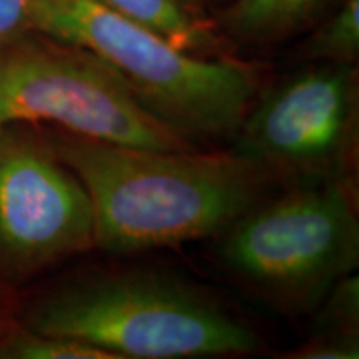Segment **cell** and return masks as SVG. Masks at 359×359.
Segmentation results:
<instances>
[{"instance_id": "6da1fadb", "label": "cell", "mask_w": 359, "mask_h": 359, "mask_svg": "<svg viewBox=\"0 0 359 359\" xmlns=\"http://www.w3.org/2000/svg\"><path fill=\"white\" fill-rule=\"evenodd\" d=\"M43 138L88 193L95 246L115 255L219 235L263 201L275 180L240 151L150 150L62 130Z\"/></svg>"}, {"instance_id": "7a4b0ae2", "label": "cell", "mask_w": 359, "mask_h": 359, "mask_svg": "<svg viewBox=\"0 0 359 359\" xmlns=\"http://www.w3.org/2000/svg\"><path fill=\"white\" fill-rule=\"evenodd\" d=\"M22 326L102 348L116 359L245 356L258 334L203 288L154 268L95 269L24 309Z\"/></svg>"}, {"instance_id": "3957f363", "label": "cell", "mask_w": 359, "mask_h": 359, "mask_svg": "<svg viewBox=\"0 0 359 359\" xmlns=\"http://www.w3.org/2000/svg\"><path fill=\"white\" fill-rule=\"evenodd\" d=\"M35 32L87 48L190 142L235 135L258 95L257 65L195 55L92 0H39Z\"/></svg>"}, {"instance_id": "277c9868", "label": "cell", "mask_w": 359, "mask_h": 359, "mask_svg": "<svg viewBox=\"0 0 359 359\" xmlns=\"http://www.w3.org/2000/svg\"><path fill=\"white\" fill-rule=\"evenodd\" d=\"M219 236V264L285 313L320 306L359 262L358 213L343 177L259 201Z\"/></svg>"}, {"instance_id": "5b68a950", "label": "cell", "mask_w": 359, "mask_h": 359, "mask_svg": "<svg viewBox=\"0 0 359 359\" xmlns=\"http://www.w3.org/2000/svg\"><path fill=\"white\" fill-rule=\"evenodd\" d=\"M24 123L150 150L195 148L150 114L100 58L42 32L0 42V127Z\"/></svg>"}, {"instance_id": "8992f818", "label": "cell", "mask_w": 359, "mask_h": 359, "mask_svg": "<svg viewBox=\"0 0 359 359\" xmlns=\"http://www.w3.org/2000/svg\"><path fill=\"white\" fill-rule=\"evenodd\" d=\"M95 246L92 201L43 137L0 127V283L20 285Z\"/></svg>"}, {"instance_id": "52a82bcc", "label": "cell", "mask_w": 359, "mask_h": 359, "mask_svg": "<svg viewBox=\"0 0 359 359\" xmlns=\"http://www.w3.org/2000/svg\"><path fill=\"white\" fill-rule=\"evenodd\" d=\"M356 65L308 64L268 88L238 128L241 155L275 177L338 178L356 143Z\"/></svg>"}, {"instance_id": "ba28073f", "label": "cell", "mask_w": 359, "mask_h": 359, "mask_svg": "<svg viewBox=\"0 0 359 359\" xmlns=\"http://www.w3.org/2000/svg\"><path fill=\"white\" fill-rule=\"evenodd\" d=\"M107 11L147 27L183 50L203 57L231 55V42L201 0H92Z\"/></svg>"}, {"instance_id": "9c48e42d", "label": "cell", "mask_w": 359, "mask_h": 359, "mask_svg": "<svg viewBox=\"0 0 359 359\" xmlns=\"http://www.w3.org/2000/svg\"><path fill=\"white\" fill-rule=\"evenodd\" d=\"M336 0H230L218 25L230 42L264 47L311 27Z\"/></svg>"}, {"instance_id": "30bf717a", "label": "cell", "mask_w": 359, "mask_h": 359, "mask_svg": "<svg viewBox=\"0 0 359 359\" xmlns=\"http://www.w3.org/2000/svg\"><path fill=\"white\" fill-rule=\"evenodd\" d=\"M314 334L303 346L285 354L293 359H356L359 358V283L344 276L321 302ZM320 304V306H321Z\"/></svg>"}, {"instance_id": "8fae6325", "label": "cell", "mask_w": 359, "mask_h": 359, "mask_svg": "<svg viewBox=\"0 0 359 359\" xmlns=\"http://www.w3.org/2000/svg\"><path fill=\"white\" fill-rule=\"evenodd\" d=\"M304 39L299 57L308 64L356 65L359 57V0H341Z\"/></svg>"}, {"instance_id": "7c38bea8", "label": "cell", "mask_w": 359, "mask_h": 359, "mask_svg": "<svg viewBox=\"0 0 359 359\" xmlns=\"http://www.w3.org/2000/svg\"><path fill=\"white\" fill-rule=\"evenodd\" d=\"M2 359H116L105 349L65 336L45 334L25 326L7 327L0 338Z\"/></svg>"}, {"instance_id": "4fadbf2b", "label": "cell", "mask_w": 359, "mask_h": 359, "mask_svg": "<svg viewBox=\"0 0 359 359\" xmlns=\"http://www.w3.org/2000/svg\"><path fill=\"white\" fill-rule=\"evenodd\" d=\"M39 0H0V42L35 32Z\"/></svg>"}, {"instance_id": "5bb4252c", "label": "cell", "mask_w": 359, "mask_h": 359, "mask_svg": "<svg viewBox=\"0 0 359 359\" xmlns=\"http://www.w3.org/2000/svg\"><path fill=\"white\" fill-rule=\"evenodd\" d=\"M6 331H7V326L4 325V320H2V318H0V338H2V334L6 333Z\"/></svg>"}, {"instance_id": "9a60e30c", "label": "cell", "mask_w": 359, "mask_h": 359, "mask_svg": "<svg viewBox=\"0 0 359 359\" xmlns=\"http://www.w3.org/2000/svg\"><path fill=\"white\" fill-rule=\"evenodd\" d=\"M201 2L206 4V2H215V0H201Z\"/></svg>"}]
</instances>
